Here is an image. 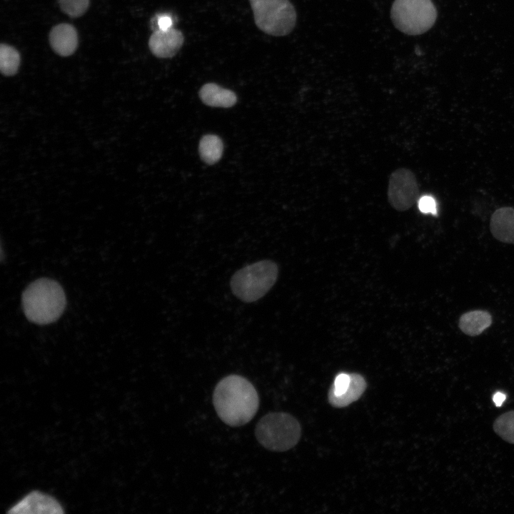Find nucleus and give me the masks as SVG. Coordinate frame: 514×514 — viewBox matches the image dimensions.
I'll return each instance as SVG.
<instances>
[{
	"label": "nucleus",
	"instance_id": "nucleus-6",
	"mask_svg": "<svg viewBox=\"0 0 514 514\" xmlns=\"http://www.w3.org/2000/svg\"><path fill=\"white\" fill-rule=\"evenodd\" d=\"M390 18L397 29L408 35H420L428 31L437 19L432 0H394Z\"/></svg>",
	"mask_w": 514,
	"mask_h": 514
},
{
	"label": "nucleus",
	"instance_id": "nucleus-1",
	"mask_svg": "<svg viewBox=\"0 0 514 514\" xmlns=\"http://www.w3.org/2000/svg\"><path fill=\"white\" fill-rule=\"evenodd\" d=\"M213 403L219 418L231 426H240L256 415L259 404L258 393L252 383L238 375H230L216 385Z\"/></svg>",
	"mask_w": 514,
	"mask_h": 514
},
{
	"label": "nucleus",
	"instance_id": "nucleus-14",
	"mask_svg": "<svg viewBox=\"0 0 514 514\" xmlns=\"http://www.w3.org/2000/svg\"><path fill=\"white\" fill-rule=\"evenodd\" d=\"M350 384L345 393L336 395L328 392V401L334 407L343 408L356 401L363 393L366 388V382L364 378L358 373H351Z\"/></svg>",
	"mask_w": 514,
	"mask_h": 514
},
{
	"label": "nucleus",
	"instance_id": "nucleus-22",
	"mask_svg": "<svg viewBox=\"0 0 514 514\" xmlns=\"http://www.w3.org/2000/svg\"><path fill=\"white\" fill-rule=\"evenodd\" d=\"M493 400L497 406H500L505 400V395L500 392H498L493 395Z\"/></svg>",
	"mask_w": 514,
	"mask_h": 514
},
{
	"label": "nucleus",
	"instance_id": "nucleus-13",
	"mask_svg": "<svg viewBox=\"0 0 514 514\" xmlns=\"http://www.w3.org/2000/svg\"><path fill=\"white\" fill-rule=\"evenodd\" d=\"M492 323L491 315L482 310H475L463 313L459 318L458 326L467 336H476L481 334Z\"/></svg>",
	"mask_w": 514,
	"mask_h": 514
},
{
	"label": "nucleus",
	"instance_id": "nucleus-9",
	"mask_svg": "<svg viewBox=\"0 0 514 514\" xmlns=\"http://www.w3.org/2000/svg\"><path fill=\"white\" fill-rule=\"evenodd\" d=\"M9 513H62L63 510L55 498L41 492L33 491L11 508Z\"/></svg>",
	"mask_w": 514,
	"mask_h": 514
},
{
	"label": "nucleus",
	"instance_id": "nucleus-17",
	"mask_svg": "<svg viewBox=\"0 0 514 514\" xmlns=\"http://www.w3.org/2000/svg\"><path fill=\"white\" fill-rule=\"evenodd\" d=\"M493 428L503 440L514 444V410L498 416L493 423Z\"/></svg>",
	"mask_w": 514,
	"mask_h": 514
},
{
	"label": "nucleus",
	"instance_id": "nucleus-7",
	"mask_svg": "<svg viewBox=\"0 0 514 514\" xmlns=\"http://www.w3.org/2000/svg\"><path fill=\"white\" fill-rule=\"evenodd\" d=\"M418 193L416 178L412 171L400 168L392 173L388 196L393 208L398 211L408 209L415 202Z\"/></svg>",
	"mask_w": 514,
	"mask_h": 514
},
{
	"label": "nucleus",
	"instance_id": "nucleus-5",
	"mask_svg": "<svg viewBox=\"0 0 514 514\" xmlns=\"http://www.w3.org/2000/svg\"><path fill=\"white\" fill-rule=\"evenodd\" d=\"M254 21L264 33L283 36L294 29L297 14L289 0H250Z\"/></svg>",
	"mask_w": 514,
	"mask_h": 514
},
{
	"label": "nucleus",
	"instance_id": "nucleus-16",
	"mask_svg": "<svg viewBox=\"0 0 514 514\" xmlns=\"http://www.w3.org/2000/svg\"><path fill=\"white\" fill-rule=\"evenodd\" d=\"M20 55L18 51L8 44L0 46V70L4 76L14 75L19 69Z\"/></svg>",
	"mask_w": 514,
	"mask_h": 514
},
{
	"label": "nucleus",
	"instance_id": "nucleus-4",
	"mask_svg": "<svg viewBox=\"0 0 514 514\" xmlns=\"http://www.w3.org/2000/svg\"><path fill=\"white\" fill-rule=\"evenodd\" d=\"M258 441L273 451H286L294 447L301 435L298 421L283 412H272L260 419L255 430Z\"/></svg>",
	"mask_w": 514,
	"mask_h": 514
},
{
	"label": "nucleus",
	"instance_id": "nucleus-21",
	"mask_svg": "<svg viewBox=\"0 0 514 514\" xmlns=\"http://www.w3.org/2000/svg\"><path fill=\"white\" fill-rule=\"evenodd\" d=\"M158 29L166 31L173 26V20L170 16L166 14L160 15L157 19Z\"/></svg>",
	"mask_w": 514,
	"mask_h": 514
},
{
	"label": "nucleus",
	"instance_id": "nucleus-10",
	"mask_svg": "<svg viewBox=\"0 0 514 514\" xmlns=\"http://www.w3.org/2000/svg\"><path fill=\"white\" fill-rule=\"evenodd\" d=\"M490 229L493 237L504 243H514V208L501 207L490 218Z\"/></svg>",
	"mask_w": 514,
	"mask_h": 514
},
{
	"label": "nucleus",
	"instance_id": "nucleus-15",
	"mask_svg": "<svg viewBox=\"0 0 514 514\" xmlns=\"http://www.w3.org/2000/svg\"><path fill=\"white\" fill-rule=\"evenodd\" d=\"M223 150V142L216 135L207 134L200 141V156L208 164H213L218 161L221 158Z\"/></svg>",
	"mask_w": 514,
	"mask_h": 514
},
{
	"label": "nucleus",
	"instance_id": "nucleus-3",
	"mask_svg": "<svg viewBox=\"0 0 514 514\" xmlns=\"http://www.w3.org/2000/svg\"><path fill=\"white\" fill-rule=\"evenodd\" d=\"M277 264L263 260L237 271L231 277L230 286L233 293L243 302L251 303L263 297L274 285L278 278Z\"/></svg>",
	"mask_w": 514,
	"mask_h": 514
},
{
	"label": "nucleus",
	"instance_id": "nucleus-18",
	"mask_svg": "<svg viewBox=\"0 0 514 514\" xmlns=\"http://www.w3.org/2000/svg\"><path fill=\"white\" fill-rule=\"evenodd\" d=\"M61 9L71 17L82 16L87 10L89 0H59Z\"/></svg>",
	"mask_w": 514,
	"mask_h": 514
},
{
	"label": "nucleus",
	"instance_id": "nucleus-11",
	"mask_svg": "<svg viewBox=\"0 0 514 514\" xmlns=\"http://www.w3.org/2000/svg\"><path fill=\"white\" fill-rule=\"evenodd\" d=\"M49 42L54 51L61 56L71 55L78 46V35L75 28L69 24H59L53 27L49 34Z\"/></svg>",
	"mask_w": 514,
	"mask_h": 514
},
{
	"label": "nucleus",
	"instance_id": "nucleus-2",
	"mask_svg": "<svg viewBox=\"0 0 514 514\" xmlns=\"http://www.w3.org/2000/svg\"><path fill=\"white\" fill-rule=\"evenodd\" d=\"M66 296L61 285L50 278L31 283L22 294V306L26 318L36 324H49L64 311Z\"/></svg>",
	"mask_w": 514,
	"mask_h": 514
},
{
	"label": "nucleus",
	"instance_id": "nucleus-19",
	"mask_svg": "<svg viewBox=\"0 0 514 514\" xmlns=\"http://www.w3.org/2000/svg\"><path fill=\"white\" fill-rule=\"evenodd\" d=\"M351 376L350 374L340 373L336 376L333 385L331 386L329 392L340 395L345 393L350 384Z\"/></svg>",
	"mask_w": 514,
	"mask_h": 514
},
{
	"label": "nucleus",
	"instance_id": "nucleus-12",
	"mask_svg": "<svg viewBox=\"0 0 514 514\" xmlns=\"http://www.w3.org/2000/svg\"><path fill=\"white\" fill-rule=\"evenodd\" d=\"M199 96L205 104L213 107H231L237 101L233 91L214 83L204 84L199 91Z\"/></svg>",
	"mask_w": 514,
	"mask_h": 514
},
{
	"label": "nucleus",
	"instance_id": "nucleus-8",
	"mask_svg": "<svg viewBox=\"0 0 514 514\" xmlns=\"http://www.w3.org/2000/svg\"><path fill=\"white\" fill-rule=\"evenodd\" d=\"M184 37L181 31L174 28L163 31L158 29L150 36L148 47L158 58L174 56L183 46Z\"/></svg>",
	"mask_w": 514,
	"mask_h": 514
},
{
	"label": "nucleus",
	"instance_id": "nucleus-20",
	"mask_svg": "<svg viewBox=\"0 0 514 514\" xmlns=\"http://www.w3.org/2000/svg\"><path fill=\"white\" fill-rule=\"evenodd\" d=\"M418 208L423 213L437 214V205L435 199L430 196H423L418 201Z\"/></svg>",
	"mask_w": 514,
	"mask_h": 514
}]
</instances>
